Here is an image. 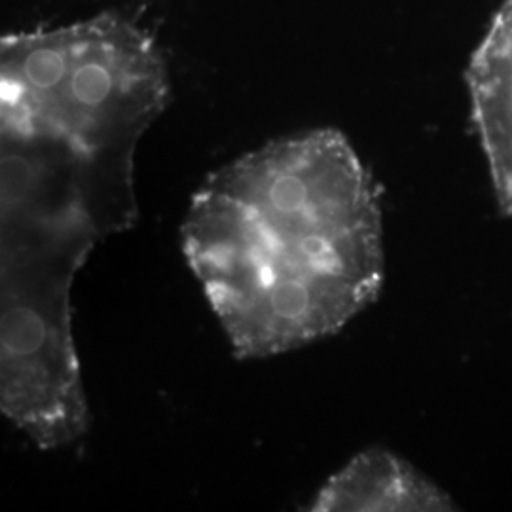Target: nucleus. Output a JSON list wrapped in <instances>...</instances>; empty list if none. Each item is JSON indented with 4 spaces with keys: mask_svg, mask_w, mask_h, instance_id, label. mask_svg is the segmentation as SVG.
<instances>
[{
    "mask_svg": "<svg viewBox=\"0 0 512 512\" xmlns=\"http://www.w3.org/2000/svg\"><path fill=\"white\" fill-rule=\"evenodd\" d=\"M454 501L410 463L380 448L330 476L310 511H454Z\"/></svg>",
    "mask_w": 512,
    "mask_h": 512,
    "instance_id": "nucleus-3",
    "label": "nucleus"
},
{
    "mask_svg": "<svg viewBox=\"0 0 512 512\" xmlns=\"http://www.w3.org/2000/svg\"><path fill=\"white\" fill-rule=\"evenodd\" d=\"M467 84L497 202L512 217V0L503 2L476 48Z\"/></svg>",
    "mask_w": 512,
    "mask_h": 512,
    "instance_id": "nucleus-2",
    "label": "nucleus"
},
{
    "mask_svg": "<svg viewBox=\"0 0 512 512\" xmlns=\"http://www.w3.org/2000/svg\"><path fill=\"white\" fill-rule=\"evenodd\" d=\"M183 253L238 359L293 351L376 302L380 192L340 131L272 141L203 183Z\"/></svg>",
    "mask_w": 512,
    "mask_h": 512,
    "instance_id": "nucleus-1",
    "label": "nucleus"
}]
</instances>
